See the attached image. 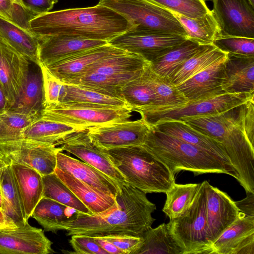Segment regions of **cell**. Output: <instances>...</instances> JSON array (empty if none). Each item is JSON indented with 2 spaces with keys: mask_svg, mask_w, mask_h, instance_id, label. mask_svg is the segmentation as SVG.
Masks as SVG:
<instances>
[{
  "mask_svg": "<svg viewBox=\"0 0 254 254\" xmlns=\"http://www.w3.org/2000/svg\"><path fill=\"white\" fill-rule=\"evenodd\" d=\"M156 209L145 193L126 183L109 208L96 214L78 211L73 219L60 225L57 231L66 230L67 236L142 237L155 220L152 213Z\"/></svg>",
  "mask_w": 254,
  "mask_h": 254,
  "instance_id": "cell-1",
  "label": "cell"
},
{
  "mask_svg": "<svg viewBox=\"0 0 254 254\" xmlns=\"http://www.w3.org/2000/svg\"><path fill=\"white\" fill-rule=\"evenodd\" d=\"M29 26L38 38L64 36L108 42L134 28L121 14L99 4L38 15L30 21Z\"/></svg>",
  "mask_w": 254,
  "mask_h": 254,
  "instance_id": "cell-2",
  "label": "cell"
},
{
  "mask_svg": "<svg viewBox=\"0 0 254 254\" xmlns=\"http://www.w3.org/2000/svg\"><path fill=\"white\" fill-rule=\"evenodd\" d=\"M246 102L217 114L179 121L220 142L239 177L240 184L246 192L254 193V147L245 123Z\"/></svg>",
  "mask_w": 254,
  "mask_h": 254,
  "instance_id": "cell-3",
  "label": "cell"
},
{
  "mask_svg": "<svg viewBox=\"0 0 254 254\" xmlns=\"http://www.w3.org/2000/svg\"><path fill=\"white\" fill-rule=\"evenodd\" d=\"M142 145L162 162L174 177L184 170L195 175L226 174L240 181L230 161L151 127Z\"/></svg>",
  "mask_w": 254,
  "mask_h": 254,
  "instance_id": "cell-4",
  "label": "cell"
},
{
  "mask_svg": "<svg viewBox=\"0 0 254 254\" xmlns=\"http://www.w3.org/2000/svg\"><path fill=\"white\" fill-rule=\"evenodd\" d=\"M105 150L126 182L146 194L166 193L175 183L167 166L142 145Z\"/></svg>",
  "mask_w": 254,
  "mask_h": 254,
  "instance_id": "cell-5",
  "label": "cell"
},
{
  "mask_svg": "<svg viewBox=\"0 0 254 254\" xmlns=\"http://www.w3.org/2000/svg\"><path fill=\"white\" fill-rule=\"evenodd\" d=\"M168 224L183 254H213L206 215L205 181L200 183L190 206Z\"/></svg>",
  "mask_w": 254,
  "mask_h": 254,
  "instance_id": "cell-6",
  "label": "cell"
},
{
  "mask_svg": "<svg viewBox=\"0 0 254 254\" xmlns=\"http://www.w3.org/2000/svg\"><path fill=\"white\" fill-rule=\"evenodd\" d=\"M134 112L132 108H118L80 102H63L46 106L41 118L87 129L127 120Z\"/></svg>",
  "mask_w": 254,
  "mask_h": 254,
  "instance_id": "cell-7",
  "label": "cell"
},
{
  "mask_svg": "<svg viewBox=\"0 0 254 254\" xmlns=\"http://www.w3.org/2000/svg\"><path fill=\"white\" fill-rule=\"evenodd\" d=\"M254 97V94L224 93L205 99L189 100L176 106L150 107L136 112L150 126L185 118L217 114L244 104Z\"/></svg>",
  "mask_w": 254,
  "mask_h": 254,
  "instance_id": "cell-8",
  "label": "cell"
},
{
  "mask_svg": "<svg viewBox=\"0 0 254 254\" xmlns=\"http://www.w3.org/2000/svg\"><path fill=\"white\" fill-rule=\"evenodd\" d=\"M98 4L121 14L133 25L132 29L187 37L183 27L169 10L149 0H100Z\"/></svg>",
  "mask_w": 254,
  "mask_h": 254,
  "instance_id": "cell-9",
  "label": "cell"
},
{
  "mask_svg": "<svg viewBox=\"0 0 254 254\" xmlns=\"http://www.w3.org/2000/svg\"><path fill=\"white\" fill-rule=\"evenodd\" d=\"M188 39L182 35L130 29L108 41L111 45L138 55L151 63Z\"/></svg>",
  "mask_w": 254,
  "mask_h": 254,
  "instance_id": "cell-10",
  "label": "cell"
},
{
  "mask_svg": "<svg viewBox=\"0 0 254 254\" xmlns=\"http://www.w3.org/2000/svg\"><path fill=\"white\" fill-rule=\"evenodd\" d=\"M0 151L9 160L37 171L42 176L53 173L60 147L21 138L0 141Z\"/></svg>",
  "mask_w": 254,
  "mask_h": 254,
  "instance_id": "cell-11",
  "label": "cell"
},
{
  "mask_svg": "<svg viewBox=\"0 0 254 254\" xmlns=\"http://www.w3.org/2000/svg\"><path fill=\"white\" fill-rule=\"evenodd\" d=\"M150 126L142 118L107 125L87 128L86 133L92 142L109 149L132 145H142Z\"/></svg>",
  "mask_w": 254,
  "mask_h": 254,
  "instance_id": "cell-12",
  "label": "cell"
},
{
  "mask_svg": "<svg viewBox=\"0 0 254 254\" xmlns=\"http://www.w3.org/2000/svg\"><path fill=\"white\" fill-rule=\"evenodd\" d=\"M221 36L254 39V6L248 0H211Z\"/></svg>",
  "mask_w": 254,
  "mask_h": 254,
  "instance_id": "cell-13",
  "label": "cell"
},
{
  "mask_svg": "<svg viewBox=\"0 0 254 254\" xmlns=\"http://www.w3.org/2000/svg\"><path fill=\"white\" fill-rule=\"evenodd\" d=\"M52 243L41 228L27 222L0 228V254H49Z\"/></svg>",
  "mask_w": 254,
  "mask_h": 254,
  "instance_id": "cell-14",
  "label": "cell"
},
{
  "mask_svg": "<svg viewBox=\"0 0 254 254\" xmlns=\"http://www.w3.org/2000/svg\"><path fill=\"white\" fill-rule=\"evenodd\" d=\"M86 129L72 133L64 138L60 144L62 151L75 155L109 177L120 186L126 183L125 178L115 166L106 150L92 142L87 135Z\"/></svg>",
  "mask_w": 254,
  "mask_h": 254,
  "instance_id": "cell-15",
  "label": "cell"
},
{
  "mask_svg": "<svg viewBox=\"0 0 254 254\" xmlns=\"http://www.w3.org/2000/svg\"><path fill=\"white\" fill-rule=\"evenodd\" d=\"M29 61L0 38V82L7 100V110L15 103L29 72Z\"/></svg>",
  "mask_w": 254,
  "mask_h": 254,
  "instance_id": "cell-16",
  "label": "cell"
},
{
  "mask_svg": "<svg viewBox=\"0 0 254 254\" xmlns=\"http://www.w3.org/2000/svg\"><path fill=\"white\" fill-rule=\"evenodd\" d=\"M126 52L108 43L81 52L60 62L44 65L64 84H68L83 76L95 63Z\"/></svg>",
  "mask_w": 254,
  "mask_h": 254,
  "instance_id": "cell-17",
  "label": "cell"
},
{
  "mask_svg": "<svg viewBox=\"0 0 254 254\" xmlns=\"http://www.w3.org/2000/svg\"><path fill=\"white\" fill-rule=\"evenodd\" d=\"M214 254H254V216L239 212L212 243Z\"/></svg>",
  "mask_w": 254,
  "mask_h": 254,
  "instance_id": "cell-18",
  "label": "cell"
},
{
  "mask_svg": "<svg viewBox=\"0 0 254 254\" xmlns=\"http://www.w3.org/2000/svg\"><path fill=\"white\" fill-rule=\"evenodd\" d=\"M206 215L209 239L212 244L233 223L240 211L231 197L225 192L205 181Z\"/></svg>",
  "mask_w": 254,
  "mask_h": 254,
  "instance_id": "cell-19",
  "label": "cell"
},
{
  "mask_svg": "<svg viewBox=\"0 0 254 254\" xmlns=\"http://www.w3.org/2000/svg\"><path fill=\"white\" fill-rule=\"evenodd\" d=\"M38 39L39 64L45 65L60 62L81 52L108 44L107 41L64 36H51Z\"/></svg>",
  "mask_w": 254,
  "mask_h": 254,
  "instance_id": "cell-20",
  "label": "cell"
},
{
  "mask_svg": "<svg viewBox=\"0 0 254 254\" xmlns=\"http://www.w3.org/2000/svg\"><path fill=\"white\" fill-rule=\"evenodd\" d=\"M57 168L92 187L97 191L116 199L121 186L109 177L89 164L59 152Z\"/></svg>",
  "mask_w": 254,
  "mask_h": 254,
  "instance_id": "cell-21",
  "label": "cell"
},
{
  "mask_svg": "<svg viewBox=\"0 0 254 254\" xmlns=\"http://www.w3.org/2000/svg\"><path fill=\"white\" fill-rule=\"evenodd\" d=\"M222 87L225 93L254 94V57L228 53Z\"/></svg>",
  "mask_w": 254,
  "mask_h": 254,
  "instance_id": "cell-22",
  "label": "cell"
},
{
  "mask_svg": "<svg viewBox=\"0 0 254 254\" xmlns=\"http://www.w3.org/2000/svg\"><path fill=\"white\" fill-rule=\"evenodd\" d=\"M227 57L201 71L176 86L188 99L195 100L225 93L222 82Z\"/></svg>",
  "mask_w": 254,
  "mask_h": 254,
  "instance_id": "cell-23",
  "label": "cell"
},
{
  "mask_svg": "<svg viewBox=\"0 0 254 254\" xmlns=\"http://www.w3.org/2000/svg\"><path fill=\"white\" fill-rule=\"evenodd\" d=\"M10 166L24 218L28 221L43 196L42 176L36 170L22 164L11 161Z\"/></svg>",
  "mask_w": 254,
  "mask_h": 254,
  "instance_id": "cell-24",
  "label": "cell"
},
{
  "mask_svg": "<svg viewBox=\"0 0 254 254\" xmlns=\"http://www.w3.org/2000/svg\"><path fill=\"white\" fill-rule=\"evenodd\" d=\"M149 64L138 55L126 52L95 63L85 74L102 73L129 82L140 76Z\"/></svg>",
  "mask_w": 254,
  "mask_h": 254,
  "instance_id": "cell-25",
  "label": "cell"
},
{
  "mask_svg": "<svg viewBox=\"0 0 254 254\" xmlns=\"http://www.w3.org/2000/svg\"><path fill=\"white\" fill-rule=\"evenodd\" d=\"M150 127L230 161L220 142L194 129L182 121L163 122Z\"/></svg>",
  "mask_w": 254,
  "mask_h": 254,
  "instance_id": "cell-26",
  "label": "cell"
},
{
  "mask_svg": "<svg viewBox=\"0 0 254 254\" xmlns=\"http://www.w3.org/2000/svg\"><path fill=\"white\" fill-rule=\"evenodd\" d=\"M0 35L18 53L39 66V40L33 33L0 16Z\"/></svg>",
  "mask_w": 254,
  "mask_h": 254,
  "instance_id": "cell-27",
  "label": "cell"
},
{
  "mask_svg": "<svg viewBox=\"0 0 254 254\" xmlns=\"http://www.w3.org/2000/svg\"><path fill=\"white\" fill-rule=\"evenodd\" d=\"M55 172L92 214L109 208L116 199L97 191L70 174L56 167Z\"/></svg>",
  "mask_w": 254,
  "mask_h": 254,
  "instance_id": "cell-28",
  "label": "cell"
},
{
  "mask_svg": "<svg viewBox=\"0 0 254 254\" xmlns=\"http://www.w3.org/2000/svg\"><path fill=\"white\" fill-rule=\"evenodd\" d=\"M44 108V93L41 69L29 70L26 81L14 105L7 111L20 112L41 117Z\"/></svg>",
  "mask_w": 254,
  "mask_h": 254,
  "instance_id": "cell-29",
  "label": "cell"
},
{
  "mask_svg": "<svg viewBox=\"0 0 254 254\" xmlns=\"http://www.w3.org/2000/svg\"><path fill=\"white\" fill-rule=\"evenodd\" d=\"M85 129L40 118L22 131L21 137L57 146L67 135Z\"/></svg>",
  "mask_w": 254,
  "mask_h": 254,
  "instance_id": "cell-30",
  "label": "cell"
},
{
  "mask_svg": "<svg viewBox=\"0 0 254 254\" xmlns=\"http://www.w3.org/2000/svg\"><path fill=\"white\" fill-rule=\"evenodd\" d=\"M2 195L0 211L9 225H18L26 221L19 195L14 182L10 164L5 166L0 178Z\"/></svg>",
  "mask_w": 254,
  "mask_h": 254,
  "instance_id": "cell-31",
  "label": "cell"
},
{
  "mask_svg": "<svg viewBox=\"0 0 254 254\" xmlns=\"http://www.w3.org/2000/svg\"><path fill=\"white\" fill-rule=\"evenodd\" d=\"M78 211L53 199L42 197L34 209L31 217L45 231L56 233L58 227L73 219Z\"/></svg>",
  "mask_w": 254,
  "mask_h": 254,
  "instance_id": "cell-32",
  "label": "cell"
},
{
  "mask_svg": "<svg viewBox=\"0 0 254 254\" xmlns=\"http://www.w3.org/2000/svg\"><path fill=\"white\" fill-rule=\"evenodd\" d=\"M169 11L183 27L188 39L204 45L212 44L220 36L219 27L211 10L195 18H189L176 12Z\"/></svg>",
  "mask_w": 254,
  "mask_h": 254,
  "instance_id": "cell-33",
  "label": "cell"
},
{
  "mask_svg": "<svg viewBox=\"0 0 254 254\" xmlns=\"http://www.w3.org/2000/svg\"><path fill=\"white\" fill-rule=\"evenodd\" d=\"M204 45L188 39L151 63L150 66L157 74L170 79L190 58Z\"/></svg>",
  "mask_w": 254,
  "mask_h": 254,
  "instance_id": "cell-34",
  "label": "cell"
},
{
  "mask_svg": "<svg viewBox=\"0 0 254 254\" xmlns=\"http://www.w3.org/2000/svg\"><path fill=\"white\" fill-rule=\"evenodd\" d=\"M227 54L213 44L205 45L190 58L170 80L177 86L208 66L225 58Z\"/></svg>",
  "mask_w": 254,
  "mask_h": 254,
  "instance_id": "cell-35",
  "label": "cell"
},
{
  "mask_svg": "<svg viewBox=\"0 0 254 254\" xmlns=\"http://www.w3.org/2000/svg\"><path fill=\"white\" fill-rule=\"evenodd\" d=\"M143 244L137 254H183L173 237L168 224L150 228L142 236Z\"/></svg>",
  "mask_w": 254,
  "mask_h": 254,
  "instance_id": "cell-36",
  "label": "cell"
},
{
  "mask_svg": "<svg viewBox=\"0 0 254 254\" xmlns=\"http://www.w3.org/2000/svg\"><path fill=\"white\" fill-rule=\"evenodd\" d=\"M200 186V183L177 184L175 183L165 193L166 199L163 212L170 219L180 216L191 204Z\"/></svg>",
  "mask_w": 254,
  "mask_h": 254,
  "instance_id": "cell-37",
  "label": "cell"
},
{
  "mask_svg": "<svg viewBox=\"0 0 254 254\" xmlns=\"http://www.w3.org/2000/svg\"><path fill=\"white\" fill-rule=\"evenodd\" d=\"M63 102H80L118 108H131L123 99L69 84H64V91L60 100V103Z\"/></svg>",
  "mask_w": 254,
  "mask_h": 254,
  "instance_id": "cell-38",
  "label": "cell"
},
{
  "mask_svg": "<svg viewBox=\"0 0 254 254\" xmlns=\"http://www.w3.org/2000/svg\"><path fill=\"white\" fill-rule=\"evenodd\" d=\"M146 67L140 76L127 83L121 90L122 98L135 112L156 105L155 95L146 78Z\"/></svg>",
  "mask_w": 254,
  "mask_h": 254,
  "instance_id": "cell-39",
  "label": "cell"
},
{
  "mask_svg": "<svg viewBox=\"0 0 254 254\" xmlns=\"http://www.w3.org/2000/svg\"><path fill=\"white\" fill-rule=\"evenodd\" d=\"M42 197L50 198L80 212L92 214L55 172L42 176Z\"/></svg>",
  "mask_w": 254,
  "mask_h": 254,
  "instance_id": "cell-40",
  "label": "cell"
},
{
  "mask_svg": "<svg viewBox=\"0 0 254 254\" xmlns=\"http://www.w3.org/2000/svg\"><path fill=\"white\" fill-rule=\"evenodd\" d=\"M150 64L146 68L145 74L155 95V106H176L187 103L188 99L170 80L153 71L150 66Z\"/></svg>",
  "mask_w": 254,
  "mask_h": 254,
  "instance_id": "cell-41",
  "label": "cell"
},
{
  "mask_svg": "<svg viewBox=\"0 0 254 254\" xmlns=\"http://www.w3.org/2000/svg\"><path fill=\"white\" fill-rule=\"evenodd\" d=\"M127 82L104 74L91 72L86 74L68 84L122 99L121 90L122 87Z\"/></svg>",
  "mask_w": 254,
  "mask_h": 254,
  "instance_id": "cell-42",
  "label": "cell"
},
{
  "mask_svg": "<svg viewBox=\"0 0 254 254\" xmlns=\"http://www.w3.org/2000/svg\"><path fill=\"white\" fill-rule=\"evenodd\" d=\"M41 117L13 111H6L0 115L6 140L22 138V131Z\"/></svg>",
  "mask_w": 254,
  "mask_h": 254,
  "instance_id": "cell-43",
  "label": "cell"
},
{
  "mask_svg": "<svg viewBox=\"0 0 254 254\" xmlns=\"http://www.w3.org/2000/svg\"><path fill=\"white\" fill-rule=\"evenodd\" d=\"M168 10L184 16L195 18L202 16L210 9L205 0H149Z\"/></svg>",
  "mask_w": 254,
  "mask_h": 254,
  "instance_id": "cell-44",
  "label": "cell"
},
{
  "mask_svg": "<svg viewBox=\"0 0 254 254\" xmlns=\"http://www.w3.org/2000/svg\"><path fill=\"white\" fill-rule=\"evenodd\" d=\"M212 44L226 53L254 57V38L239 36H221L217 37Z\"/></svg>",
  "mask_w": 254,
  "mask_h": 254,
  "instance_id": "cell-45",
  "label": "cell"
},
{
  "mask_svg": "<svg viewBox=\"0 0 254 254\" xmlns=\"http://www.w3.org/2000/svg\"><path fill=\"white\" fill-rule=\"evenodd\" d=\"M42 73L44 93V107L60 103L64 91V83L42 64L39 65Z\"/></svg>",
  "mask_w": 254,
  "mask_h": 254,
  "instance_id": "cell-46",
  "label": "cell"
},
{
  "mask_svg": "<svg viewBox=\"0 0 254 254\" xmlns=\"http://www.w3.org/2000/svg\"><path fill=\"white\" fill-rule=\"evenodd\" d=\"M74 254H108L94 240L93 237L73 235L69 240Z\"/></svg>",
  "mask_w": 254,
  "mask_h": 254,
  "instance_id": "cell-47",
  "label": "cell"
},
{
  "mask_svg": "<svg viewBox=\"0 0 254 254\" xmlns=\"http://www.w3.org/2000/svg\"><path fill=\"white\" fill-rule=\"evenodd\" d=\"M112 243L124 254H137L143 243V237L117 236L101 237Z\"/></svg>",
  "mask_w": 254,
  "mask_h": 254,
  "instance_id": "cell-48",
  "label": "cell"
},
{
  "mask_svg": "<svg viewBox=\"0 0 254 254\" xmlns=\"http://www.w3.org/2000/svg\"><path fill=\"white\" fill-rule=\"evenodd\" d=\"M58 0H21L23 5L36 16L49 12Z\"/></svg>",
  "mask_w": 254,
  "mask_h": 254,
  "instance_id": "cell-49",
  "label": "cell"
},
{
  "mask_svg": "<svg viewBox=\"0 0 254 254\" xmlns=\"http://www.w3.org/2000/svg\"><path fill=\"white\" fill-rule=\"evenodd\" d=\"M247 197L235 204L239 211L248 215L254 216V193L247 192Z\"/></svg>",
  "mask_w": 254,
  "mask_h": 254,
  "instance_id": "cell-50",
  "label": "cell"
},
{
  "mask_svg": "<svg viewBox=\"0 0 254 254\" xmlns=\"http://www.w3.org/2000/svg\"><path fill=\"white\" fill-rule=\"evenodd\" d=\"M93 239L108 254H124L121 250L112 243L103 239L101 237H93Z\"/></svg>",
  "mask_w": 254,
  "mask_h": 254,
  "instance_id": "cell-51",
  "label": "cell"
},
{
  "mask_svg": "<svg viewBox=\"0 0 254 254\" xmlns=\"http://www.w3.org/2000/svg\"><path fill=\"white\" fill-rule=\"evenodd\" d=\"M14 8V2L10 0H0V16L9 20Z\"/></svg>",
  "mask_w": 254,
  "mask_h": 254,
  "instance_id": "cell-52",
  "label": "cell"
},
{
  "mask_svg": "<svg viewBox=\"0 0 254 254\" xmlns=\"http://www.w3.org/2000/svg\"><path fill=\"white\" fill-rule=\"evenodd\" d=\"M7 110V100L3 87L0 82V115Z\"/></svg>",
  "mask_w": 254,
  "mask_h": 254,
  "instance_id": "cell-53",
  "label": "cell"
},
{
  "mask_svg": "<svg viewBox=\"0 0 254 254\" xmlns=\"http://www.w3.org/2000/svg\"><path fill=\"white\" fill-rule=\"evenodd\" d=\"M11 161L8 160L3 155L0 157V178L3 168L10 164Z\"/></svg>",
  "mask_w": 254,
  "mask_h": 254,
  "instance_id": "cell-54",
  "label": "cell"
},
{
  "mask_svg": "<svg viewBox=\"0 0 254 254\" xmlns=\"http://www.w3.org/2000/svg\"><path fill=\"white\" fill-rule=\"evenodd\" d=\"M9 225H9L7 222H6L2 213L0 210V228L3 226Z\"/></svg>",
  "mask_w": 254,
  "mask_h": 254,
  "instance_id": "cell-55",
  "label": "cell"
},
{
  "mask_svg": "<svg viewBox=\"0 0 254 254\" xmlns=\"http://www.w3.org/2000/svg\"><path fill=\"white\" fill-rule=\"evenodd\" d=\"M5 140L3 128L0 121V141H5Z\"/></svg>",
  "mask_w": 254,
  "mask_h": 254,
  "instance_id": "cell-56",
  "label": "cell"
},
{
  "mask_svg": "<svg viewBox=\"0 0 254 254\" xmlns=\"http://www.w3.org/2000/svg\"><path fill=\"white\" fill-rule=\"evenodd\" d=\"M1 206H2V195H1V188H0V210L1 209Z\"/></svg>",
  "mask_w": 254,
  "mask_h": 254,
  "instance_id": "cell-57",
  "label": "cell"
},
{
  "mask_svg": "<svg viewBox=\"0 0 254 254\" xmlns=\"http://www.w3.org/2000/svg\"><path fill=\"white\" fill-rule=\"evenodd\" d=\"M10 0L14 3L22 4L21 0Z\"/></svg>",
  "mask_w": 254,
  "mask_h": 254,
  "instance_id": "cell-58",
  "label": "cell"
},
{
  "mask_svg": "<svg viewBox=\"0 0 254 254\" xmlns=\"http://www.w3.org/2000/svg\"><path fill=\"white\" fill-rule=\"evenodd\" d=\"M249 1V2H250V3L254 6V0H248Z\"/></svg>",
  "mask_w": 254,
  "mask_h": 254,
  "instance_id": "cell-59",
  "label": "cell"
},
{
  "mask_svg": "<svg viewBox=\"0 0 254 254\" xmlns=\"http://www.w3.org/2000/svg\"><path fill=\"white\" fill-rule=\"evenodd\" d=\"M2 155H3V154H2V153L0 151V157L2 156Z\"/></svg>",
  "mask_w": 254,
  "mask_h": 254,
  "instance_id": "cell-60",
  "label": "cell"
},
{
  "mask_svg": "<svg viewBox=\"0 0 254 254\" xmlns=\"http://www.w3.org/2000/svg\"><path fill=\"white\" fill-rule=\"evenodd\" d=\"M0 38H1V37H0Z\"/></svg>",
  "mask_w": 254,
  "mask_h": 254,
  "instance_id": "cell-61",
  "label": "cell"
}]
</instances>
